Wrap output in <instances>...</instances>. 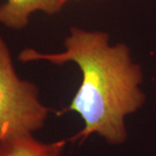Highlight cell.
<instances>
[{"instance_id":"cell-4","label":"cell","mask_w":156,"mask_h":156,"mask_svg":"<svg viewBox=\"0 0 156 156\" xmlns=\"http://www.w3.org/2000/svg\"><path fill=\"white\" fill-rule=\"evenodd\" d=\"M61 140L44 143L32 134H24L0 140V156H61L66 146Z\"/></svg>"},{"instance_id":"cell-3","label":"cell","mask_w":156,"mask_h":156,"mask_svg":"<svg viewBox=\"0 0 156 156\" xmlns=\"http://www.w3.org/2000/svg\"><path fill=\"white\" fill-rule=\"evenodd\" d=\"M66 3L65 0H6L0 5V24L12 30H21L27 26L35 12L55 15Z\"/></svg>"},{"instance_id":"cell-2","label":"cell","mask_w":156,"mask_h":156,"mask_svg":"<svg viewBox=\"0 0 156 156\" xmlns=\"http://www.w3.org/2000/svg\"><path fill=\"white\" fill-rule=\"evenodd\" d=\"M49 112L39 100L37 87L18 76L0 35V140L33 134L44 126Z\"/></svg>"},{"instance_id":"cell-5","label":"cell","mask_w":156,"mask_h":156,"mask_svg":"<svg viewBox=\"0 0 156 156\" xmlns=\"http://www.w3.org/2000/svg\"><path fill=\"white\" fill-rule=\"evenodd\" d=\"M65 1H66V2H67V1H69V0H65Z\"/></svg>"},{"instance_id":"cell-1","label":"cell","mask_w":156,"mask_h":156,"mask_svg":"<svg viewBox=\"0 0 156 156\" xmlns=\"http://www.w3.org/2000/svg\"><path fill=\"white\" fill-rule=\"evenodd\" d=\"M65 50L42 53L27 48L18 55L22 62L47 61L56 65L75 62L82 72V83L71 103L58 112H76L83 128L69 140L83 142L96 134L112 145L128 140L126 117L143 106L146 95L140 89L143 73L133 62L125 44H109L108 34L72 27L64 40Z\"/></svg>"}]
</instances>
